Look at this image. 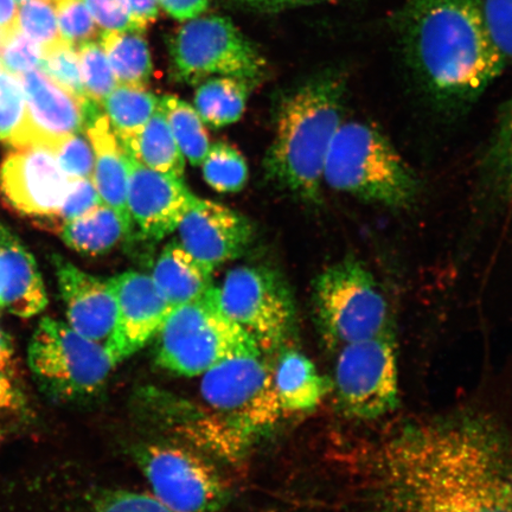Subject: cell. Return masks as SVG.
<instances>
[{"label": "cell", "instance_id": "cell-15", "mask_svg": "<svg viewBox=\"0 0 512 512\" xmlns=\"http://www.w3.org/2000/svg\"><path fill=\"white\" fill-rule=\"evenodd\" d=\"M110 284L117 302V319L106 349L117 366L158 336L174 307L151 275L128 271L111 278Z\"/></svg>", "mask_w": 512, "mask_h": 512}, {"label": "cell", "instance_id": "cell-41", "mask_svg": "<svg viewBox=\"0 0 512 512\" xmlns=\"http://www.w3.org/2000/svg\"><path fill=\"white\" fill-rule=\"evenodd\" d=\"M94 22L104 31L140 32L127 0H83Z\"/></svg>", "mask_w": 512, "mask_h": 512}, {"label": "cell", "instance_id": "cell-23", "mask_svg": "<svg viewBox=\"0 0 512 512\" xmlns=\"http://www.w3.org/2000/svg\"><path fill=\"white\" fill-rule=\"evenodd\" d=\"M132 223L117 210L100 203L74 220L61 224V239L73 251L86 255L111 252L128 234Z\"/></svg>", "mask_w": 512, "mask_h": 512}, {"label": "cell", "instance_id": "cell-7", "mask_svg": "<svg viewBox=\"0 0 512 512\" xmlns=\"http://www.w3.org/2000/svg\"><path fill=\"white\" fill-rule=\"evenodd\" d=\"M203 401L238 443L271 430L285 412L262 355L235 357L202 375Z\"/></svg>", "mask_w": 512, "mask_h": 512}, {"label": "cell", "instance_id": "cell-48", "mask_svg": "<svg viewBox=\"0 0 512 512\" xmlns=\"http://www.w3.org/2000/svg\"><path fill=\"white\" fill-rule=\"evenodd\" d=\"M8 416L10 415L4 413L3 411H0V427H2L5 418H8Z\"/></svg>", "mask_w": 512, "mask_h": 512}, {"label": "cell", "instance_id": "cell-47", "mask_svg": "<svg viewBox=\"0 0 512 512\" xmlns=\"http://www.w3.org/2000/svg\"><path fill=\"white\" fill-rule=\"evenodd\" d=\"M15 370L16 361L14 347H12L9 336L0 328V371L14 376Z\"/></svg>", "mask_w": 512, "mask_h": 512}, {"label": "cell", "instance_id": "cell-17", "mask_svg": "<svg viewBox=\"0 0 512 512\" xmlns=\"http://www.w3.org/2000/svg\"><path fill=\"white\" fill-rule=\"evenodd\" d=\"M127 209L147 239L160 241L176 232L185 214L197 200L183 178L146 168L127 155Z\"/></svg>", "mask_w": 512, "mask_h": 512}, {"label": "cell", "instance_id": "cell-38", "mask_svg": "<svg viewBox=\"0 0 512 512\" xmlns=\"http://www.w3.org/2000/svg\"><path fill=\"white\" fill-rule=\"evenodd\" d=\"M486 25L505 63H512V0H480Z\"/></svg>", "mask_w": 512, "mask_h": 512}, {"label": "cell", "instance_id": "cell-43", "mask_svg": "<svg viewBox=\"0 0 512 512\" xmlns=\"http://www.w3.org/2000/svg\"><path fill=\"white\" fill-rule=\"evenodd\" d=\"M227 2L236 8L256 12V14H275L299 5L315 3L318 0H227Z\"/></svg>", "mask_w": 512, "mask_h": 512}, {"label": "cell", "instance_id": "cell-35", "mask_svg": "<svg viewBox=\"0 0 512 512\" xmlns=\"http://www.w3.org/2000/svg\"><path fill=\"white\" fill-rule=\"evenodd\" d=\"M56 162L70 179L92 178L94 155L91 143L81 133L70 134L51 147Z\"/></svg>", "mask_w": 512, "mask_h": 512}, {"label": "cell", "instance_id": "cell-42", "mask_svg": "<svg viewBox=\"0 0 512 512\" xmlns=\"http://www.w3.org/2000/svg\"><path fill=\"white\" fill-rule=\"evenodd\" d=\"M27 409L25 396L14 376L0 371V411L8 415H21Z\"/></svg>", "mask_w": 512, "mask_h": 512}, {"label": "cell", "instance_id": "cell-20", "mask_svg": "<svg viewBox=\"0 0 512 512\" xmlns=\"http://www.w3.org/2000/svg\"><path fill=\"white\" fill-rule=\"evenodd\" d=\"M98 105L93 104L89 108L85 128L94 155L92 181L101 202L132 223L127 209V153L107 115L99 111Z\"/></svg>", "mask_w": 512, "mask_h": 512}, {"label": "cell", "instance_id": "cell-8", "mask_svg": "<svg viewBox=\"0 0 512 512\" xmlns=\"http://www.w3.org/2000/svg\"><path fill=\"white\" fill-rule=\"evenodd\" d=\"M28 363L44 392L61 400L98 393L115 367L105 345L50 317L41 319L30 339Z\"/></svg>", "mask_w": 512, "mask_h": 512}, {"label": "cell", "instance_id": "cell-45", "mask_svg": "<svg viewBox=\"0 0 512 512\" xmlns=\"http://www.w3.org/2000/svg\"><path fill=\"white\" fill-rule=\"evenodd\" d=\"M130 6L134 21L143 32L158 16V0H127Z\"/></svg>", "mask_w": 512, "mask_h": 512}, {"label": "cell", "instance_id": "cell-2", "mask_svg": "<svg viewBox=\"0 0 512 512\" xmlns=\"http://www.w3.org/2000/svg\"><path fill=\"white\" fill-rule=\"evenodd\" d=\"M400 37L409 69L439 105L472 104L508 66L480 0H408Z\"/></svg>", "mask_w": 512, "mask_h": 512}, {"label": "cell", "instance_id": "cell-6", "mask_svg": "<svg viewBox=\"0 0 512 512\" xmlns=\"http://www.w3.org/2000/svg\"><path fill=\"white\" fill-rule=\"evenodd\" d=\"M262 355L258 345L222 310L216 286L171 311L158 334L157 363L170 373L196 377L235 357Z\"/></svg>", "mask_w": 512, "mask_h": 512}, {"label": "cell", "instance_id": "cell-16", "mask_svg": "<svg viewBox=\"0 0 512 512\" xmlns=\"http://www.w3.org/2000/svg\"><path fill=\"white\" fill-rule=\"evenodd\" d=\"M176 232L185 251L213 272L240 258L254 239L253 224L245 215L198 197Z\"/></svg>", "mask_w": 512, "mask_h": 512}, {"label": "cell", "instance_id": "cell-12", "mask_svg": "<svg viewBox=\"0 0 512 512\" xmlns=\"http://www.w3.org/2000/svg\"><path fill=\"white\" fill-rule=\"evenodd\" d=\"M138 463L153 495L177 512H213L227 501L219 473L183 448L151 445L138 453Z\"/></svg>", "mask_w": 512, "mask_h": 512}, {"label": "cell", "instance_id": "cell-27", "mask_svg": "<svg viewBox=\"0 0 512 512\" xmlns=\"http://www.w3.org/2000/svg\"><path fill=\"white\" fill-rule=\"evenodd\" d=\"M120 85L145 86L153 70L149 46L140 32L104 31L100 37Z\"/></svg>", "mask_w": 512, "mask_h": 512}, {"label": "cell", "instance_id": "cell-34", "mask_svg": "<svg viewBox=\"0 0 512 512\" xmlns=\"http://www.w3.org/2000/svg\"><path fill=\"white\" fill-rule=\"evenodd\" d=\"M43 50L38 44L16 29L0 36V68L16 76L40 69Z\"/></svg>", "mask_w": 512, "mask_h": 512}, {"label": "cell", "instance_id": "cell-30", "mask_svg": "<svg viewBox=\"0 0 512 512\" xmlns=\"http://www.w3.org/2000/svg\"><path fill=\"white\" fill-rule=\"evenodd\" d=\"M40 70L78 98L89 100L83 87L79 50L73 44L62 40L44 49Z\"/></svg>", "mask_w": 512, "mask_h": 512}, {"label": "cell", "instance_id": "cell-40", "mask_svg": "<svg viewBox=\"0 0 512 512\" xmlns=\"http://www.w3.org/2000/svg\"><path fill=\"white\" fill-rule=\"evenodd\" d=\"M91 512H177L155 496L132 491H112L96 499Z\"/></svg>", "mask_w": 512, "mask_h": 512}, {"label": "cell", "instance_id": "cell-33", "mask_svg": "<svg viewBox=\"0 0 512 512\" xmlns=\"http://www.w3.org/2000/svg\"><path fill=\"white\" fill-rule=\"evenodd\" d=\"M492 174L503 200L512 207V96L503 108L490 151Z\"/></svg>", "mask_w": 512, "mask_h": 512}, {"label": "cell", "instance_id": "cell-46", "mask_svg": "<svg viewBox=\"0 0 512 512\" xmlns=\"http://www.w3.org/2000/svg\"><path fill=\"white\" fill-rule=\"evenodd\" d=\"M18 29V9L16 0H0V36Z\"/></svg>", "mask_w": 512, "mask_h": 512}, {"label": "cell", "instance_id": "cell-4", "mask_svg": "<svg viewBox=\"0 0 512 512\" xmlns=\"http://www.w3.org/2000/svg\"><path fill=\"white\" fill-rule=\"evenodd\" d=\"M324 185L388 209L412 208L421 192L418 175L379 127L343 121L324 166Z\"/></svg>", "mask_w": 512, "mask_h": 512}, {"label": "cell", "instance_id": "cell-31", "mask_svg": "<svg viewBox=\"0 0 512 512\" xmlns=\"http://www.w3.org/2000/svg\"><path fill=\"white\" fill-rule=\"evenodd\" d=\"M78 50L87 98L101 105L106 96L118 86L110 61L100 43L88 41L80 44Z\"/></svg>", "mask_w": 512, "mask_h": 512}, {"label": "cell", "instance_id": "cell-49", "mask_svg": "<svg viewBox=\"0 0 512 512\" xmlns=\"http://www.w3.org/2000/svg\"><path fill=\"white\" fill-rule=\"evenodd\" d=\"M16 2H18L19 4H22V3H25V2H29V0H16Z\"/></svg>", "mask_w": 512, "mask_h": 512}, {"label": "cell", "instance_id": "cell-1", "mask_svg": "<svg viewBox=\"0 0 512 512\" xmlns=\"http://www.w3.org/2000/svg\"><path fill=\"white\" fill-rule=\"evenodd\" d=\"M383 512H512V441L477 419L408 427L382 459Z\"/></svg>", "mask_w": 512, "mask_h": 512}, {"label": "cell", "instance_id": "cell-18", "mask_svg": "<svg viewBox=\"0 0 512 512\" xmlns=\"http://www.w3.org/2000/svg\"><path fill=\"white\" fill-rule=\"evenodd\" d=\"M53 264L66 307L67 324L81 336L106 348L117 319V302L110 279L82 271L60 255L53 256Z\"/></svg>", "mask_w": 512, "mask_h": 512}, {"label": "cell", "instance_id": "cell-28", "mask_svg": "<svg viewBox=\"0 0 512 512\" xmlns=\"http://www.w3.org/2000/svg\"><path fill=\"white\" fill-rule=\"evenodd\" d=\"M179 150L191 165L200 166L210 149L206 124L194 106L174 95L159 99Z\"/></svg>", "mask_w": 512, "mask_h": 512}, {"label": "cell", "instance_id": "cell-32", "mask_svg": "<svg viewBox=\"0 0 512 512\" xmlns=\"http://www.w3.org/2000/svg\"><path fill=\"white\" fill-rule=\"evenodd\" d=\"M18 28L42 50L62 41L54 0H29L18 10Z\"/></svg>", "mask_w": 512, "mask_h": 512}, {"label": "cell", "instance_id": "cell-29", "mask_svg": "<svg viewBox=\"0 0 512 512\" xmlns=\"http://www.w3.org/2000/svg\"><path fill=\"white\" fill-rule=\"evenodd\" d=\"M203 176L209 187L221 194L239 192L248 181V165L242 153L227 143L210 146L202 163Z\"/></svg>", "mask_w": 512, "mask_h": 512}, {"label": "cell", "instance_id": "cell-36", "mask_svg": "<svg viewBox=\"0 0 512 512\" xmlns=\"http://www.w3.org/2000/svg\"><path fill=\"white\" fill-rule=\"evenodd\" d=\"M54 4L63 41L76 47L92 40L96 25L83 0H54Z\"/></svg>", "mask_w": 512, "mask_h": 512}, {"label": "cell", "instance_id": "cell-22", "mask_svg": "<svg viewBox=\"0 0 512 512\" xmlns=\"http://www.w3.org/2000/svg\"><path fill=\"white\" fill-rule=\"evenodd\" d=\"M273 381L284 412L312 411L334 388L329 379L319 374L315 363L298 350L281 354Z\"/></svg>", "mask_w": 512, "mask_h": 512}, {"label": "cell", "instance_id": "cell-14", "mask_svg": "<svg viewBox=\"0 0 512 512\" xmlns=\"http://www.w3.org/2000/svg\"><path fill=\"white\" fill-rule=\"evenodd\" d=\"M17 78L25 95V113L6 142L12 149L43 146L50 150L60 139L85 130L89 108L96 102L78 98L40 69Z\"/></svg>", "mask_w": 512, "mask_h": 512}, {"label": "cell", "instance_id": "cell-3", "mask_svg": "<svg viewBox=\"0 0 512 512\" xmlns=\"http://www.w3.org/2000/svg\"><path fill=\"white\" fill-rule=\"evenodd\" d=\"M347 78L328 72L307 80L280 101L265 159L267 178L304 203L323 198L324 166L344 121Z\"/></svg>", "mask_w": 512, "mask_h": 512}, {"label": "cell", "instance_id": "cell-50", "mask_svg": "<svg viewBox=\"0 0 512 512\" xmlns=\"http://www.w3.org/2000/svg\"><path fill=\"white\" fill-rule=\"evenodd\" d=\"M0 310H2V304H0Z\"/></svg>", "mask_w": 512, "mask_h": 512}, {"label": "cell", "instance_id": "cell-26", "mask_svg": "<svg viewBox=\"0 0 512 512\" xmlns=\"http://www.w3.org/2000/svg\"><path fill=\"white\" fill-rule=\"evenodd\" d=\"M125 151L146 168L177 178L184 176L185 158L160 105L136 142Z\"/></svg>", "mask_w": 512, "mask_h": 512}, {"label": "cell", "instance_id": "cell-13", "mask_svg": "<svg viewBox=\"0 0 512 512\" xmlns=\"http://www.w3.org/2000/svg\"><path fill=\"white\" fill-rule=\"evenodd\" d=\"M70 179L43 146L14 147L0 165V194L23 215L49 226L61 209Z\"/></svg>", "mask_w": 512, "mask_h": 512}, {"label": "cell", "instance_id": "cell-11", "mask_svg": "<svg viewBox=\"0 0 512 512\" xmlns=\"http://www.w3.org/2000/svg\"><path fill=\"white\" fill-rule=\"evenodd\" d=\"M335 382L345 412L376 419L399 405V374L394 332L344 345L337 351Z\"/></svg>", "mask_w": 512, "mask_h": 512}, {"label": "cell", "instance_id": "cell-21", "mask_svg": "<svg viewBox=\"0 0 512 512\" xmlns=\"http://www.w3.org/2000/svg\"><path fill=\"white\" fill-rule=\"evenodd\" d=\"M151 277L174 309L206 296L215 287L213 271L204 267L177 241L164 247Z\"/></svg>", "mask_w": 512, "mask_h": 512}, {"label": "cell", "instance_id": "cell-44", "mask_svg": "<svg viewBox=\"0 0 512 512\" xmlns=\"http://www.w3.org/2000/svg\"><path fill=\"white\" fill-rule=\"evenodd\" d=\"M209 0H158L166 14L178 21H190L200 17L207 9Z\"/></svg>", "mask_w": 512, "mask_h": 512}, {"label": "cell", "instance_id": "cell-51", "mask_svg": "<svg viewBox=\"0 0 512 512\" xmlns=\"http://www.w3.org/2000/svg\"><path fill=\"white\" fill-rule=\"evenodd\" d=\"M0 69H2V68H0Z\"/></svg>", "mask_w": 512, "mask_h": 512}, {"label": "cell", "instance_id": "cell-9", "mask_svg": "<svg viewBox=\"0 0 512 512\" xmlns=\"http://www.w3.org/2000/svg\"><path fill=\"white\" fill-rule=\"evenodd\" d=\"M170 74L176 82L200 85L211 76H233L256 85L265 60L229 18L190 19L172 36Z\"/></svg>", "mask_w": 512, "mask_h": 512}, {"label": "cell", "instance_id": "cell-39", "mask_svg": "<svg viewBox=\"0 0 512 512\" xmlns=\"http://www.w3.org/2000/svg\"><path fill=\"white\" fill-rule=\"evenodd\" d=\"M100 203H102L101 198L92 178L72 179L59 214L56 215L53 222V227L59 229L62 223L86 214Z\"/></svg>", "mask_w": 512, "mask_h": 512}, {"label": "cell", "instance_id": "cell-10", "mask_svg": "<svg viewBox=\"0 0 512 512\" xmlns=\"http://www.w3.org/2000/svg\"><path fill=\"white\" fill-rule=\"evenodd\" d=\"M216 296L222 310L258 345L278 350L293 335L297 313L284 275L268 266H240L227 272Z\"/></svg>", "mask_w": 512, "mask_h": 512}, {"label": "cell", "instance_id": "cell-25", "mask_svg": "<svg viewBox=\"0 0 512 512\" xmlns=\"http://www.w3.org/2000/svg\"><path fill=\"white\" fill-rule=\"evenodd\" d=\"M252 85L233 76H219L203 81L195 93V108L203 123L222 128L242 118Z\"/></svg>", "mask_w": 512, "mask_h": 512}, {"label": "cell", "instance_id": "cell-5", "mask_svg": "<svg viewBox=\"0 0 512 512\" xmlns=\"http://www.w3.org/2000/svg\"><path fill=\"white\" fill-rule=\"evenodd\" d=\"M312 298L320 334L332 351L393 332L388 299L373 272L355 255L319 273Z\"/></svg>", "mask_w": 512, "mask_h": 512}, {"label": "cell", "instance_id": "cell-19", "mask_svg": "<svg viewBox=\"0 0 512 512\" xmlns=\"http://www.w3.org/2000/svg\"><path fill=\"white\" fill-rule=\"evenodd\" d=\"M0 304L19 318H31L48 305L40 270L18 236L0 221Z\"/></svg>", "mask_w": 512, "mask_h": 512}, {"label": "cell", "instance_id": "cell-24", "mask_svg": "<svg viewBox=\"0 0 512 512\" xmlns=\"http://www.w3.org/2000/svg\"><path fill=\"white\" fill-rule=\"evenodd\" d=\"M101 105L121 144L128 150L156 112L159 99L145 86L118 83Z\"/></svg>", "mask_w": 512, "mask_h": 512}, {"label": "cell", "instance_id": "cell-37", "mask_svg": "<svg viewBox=\"0 0 512 512\" xmlns=\"http://www.w3.org/2000/svg\"><path fill=\"white\" fill-rule=\"evenodd\" d=\"M25 113V95L16 75L0 69V142H8Z\"/></svg>", "mask_w": 512, "mask_h": 512}]
</instances>
